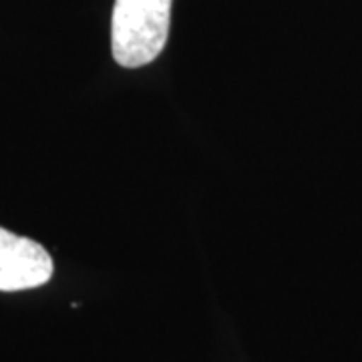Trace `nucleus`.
I'll list each match as a JSON object with an SVG mask.
<instances>
[{"instance_id":"2","label":"nucleus","mask_w":362,"mask_h":362,"mask_svg":"<svg viewBox=\"0 0 362 362\" xmlns=\"http://www.w3.org/2000/svg\"><path fill=\"white\" fill-rule=\"evenodd\" d=\"M52 259L45 247L0 228V292H18L47 284Z\"/></svg>"},{"instance_id":"1","label":"nucleus","mask_w":362,"mask_h":362,"mask_svg":"<svg viewBox=\"0 0 362 362\" xmlns=\"http://www.w3.org/2000/svg\"><path fill=\"white\" fill-rule=\"evenodd\" d=\"M173 0H115L111 51L121 66L153 63L165 49Z\"/></svg>"}]
</instances>
